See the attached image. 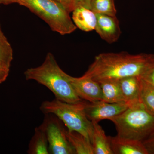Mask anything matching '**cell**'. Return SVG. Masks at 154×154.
Here are the masks:
<instances>
[{"label": "cell", "instance_id": "4fadbf2b", "mask_svg": "<svg viewBox=\"0 0 154 154\" xmlns=\"http://www.w3.org/2000/svg\"><path fill=\"white\" fill-rule=\"evenodd\" d=\"M98 82L102 89L103 101L110 103H125L119 80H102Z\"/></svg>", "mask_w": 154, "mask_h": 154}, {"label": "cell", "instance_id": "6da1fadb", "mask_svg": "<svg viewBox=\"0 0 154 154\" xmlns=\"http://www.w3.org/2000/svg\"><path fill=\"white\" fill-rule=\"evenodd\" d=\"M154 64V54L104 53L95 57L83 76L96 81L141 77Z\"/></svg>", "mask_w": 154, "mask_h": 154}, {"label": "cell", "instance_id": "2e32d148", "mask_svg": "<svg viewBox=\"0 0 154 154\" xmlns=\"http://www.w3.org/2000/svg\"><path fill=\"white\" fill-rule=\"evenodd\" d=\"M27 152L29 154L50 153L46 134L39 126L35 128V132L29 143Z\"/></svg>", "mask_w": 154, "mask_h": 154}, {"label": "cell", "instance_id": "277c9868", "mask_svg": "<svg viewBox=\"0 0 154 154\" xmlns=\"http://www.w3.org/2000/svg\"><path fill=\"white\" fill-rule=\"evenodd\" d=\"M85 104L82 100L69 103L55 99L52 101H44L40 109L45 114L56 116L67 128L69 131L79 133L92 143L93 125L85 113Z\"/></svg>", "mask_w": 154, "mask_h": 154}, {"label": "cell", "instance_id": "30bf717a", "mask_svg": "<svg viewBox=\"0 0 154 154\" xmlns=\"http://www.w3.org/2000/svg\"><path fill=\"white\" fill-rule=\"evenodd\" d=\"M113 154H149L142 142L120 137L108 136Z\"/></svg>", "mask_w": 154, "mask_h": 154}, {"label": "cell", "instance_id": "ba28073f", "mask_svg": "<svg viewBox=\"0 0 154 154\" xmlns=\"http://www.w3.org/2000/svg\"><path fill=\"white\" fill-rule=\"evenodd\" d=\"M69 79L77 96L91 103L103 101L102 89L98 82L91 78H75L69 75Z\"/></svg>", "mask_w": 154, "mask_h": 154}, {"label": "cell", "instance_id": "5bb4252c", "mask_svg": "<svg viewBox=\"0 0 154 154\" xmlns=\"http://www.w3.org/2000/svg\"><path fill=\"white\" fill-rule=\"evenodd\" d=\"M93 133L92 144L94 154H113L108 136L98 122H92Z\"/></svg>", "mask_w": 154, "mask_h": 154}, {"label": "cell", "instance_id": "9a60e30c", "mask_svg": "<svg viewBox=\"0 0 154 154\" xmlns=\"http://www.w3.org/2000/svg\"><path fill=\"white\" fill-rule=\"evenodd\" d=\"M66 135L75 154H94L92 143L82 134L77 131H69L66 130Z\"/></svg>", "mask_w": 154, "mask_h": 154}, {"label": "cell", "instance_id": "8fae6325", "mask_svg": "<svg viewBox=\"0 0 154 154\" xmlns=\"http://www.w3.org/2000/svg\"><path fill=\"white\" fill-rule=\"evenodd\" d=\"M72 12V19L77 28L85 32L95 30L97 15L91 9L80 6L75 8Z\"/></svg>", "mask_w": 154, "mask_h": 154}, {"label": "cell", "instance_id": "d4e9b609", "mask_svg": "<svg viewBox=\"0 0 154 154\" xmlns=\"http://www.w3.org/2000/svg\"><path fill=\"white\" fill-rule=\"evenodd\" d=\"M21 0H0V4L4 5H9L14 3L19 4Z\"/></svg>", "mask_w": 154, "mask_h": 154}, {"label": "cell", "instance_id": "7a4b0ae2", "mask_svg": "<svg viewBox=\"0 0 154 154\" xmlns=\"http://www.w3.org/2000/svg\"><path fill=\"white\" fill-rule=\"evenodd\" d=\"M24 75L26 80H34L48 88L58 100L69 103L82 101L72 87L69 75L60 68L51 53L47 54L41 65L27 69Z\"/></svg>", "mask_w": 154, "mask_h": 154}, {"label": "cell", "instance_id": "d6986e66", "mask_svg": "<svg viewBox=\"0 0 154 154\" xmlns=\"http://www.w3.org/2000/svg\"><path fill=\"white\" fill-rule=\"evenodd\" d=\"M13 55V48L3 33L0 24V63L10 67Z\"/></svg>", "mask_w": 154, "mask_h": 154}, {"label": "cell", "instance_id": "7c38bea8", "mask_svg": "<svg viewBox=\"0 0 154 154\" xmlns=\"http://www.w3.org/2000/svg\"><path fill=\"white\" fill-rule=\"evenodd\" d=\"M125 103L130 106L140 102V77H127L119 80Z\"/></svg>", "mask_w": 154, "mask_h": 154}, {"label": "cell", "instance_id": "ac0fdd59", "mask_svg": "<svg viewBox=\"0 0 154 154\" xmlns=\"http://www.w3.org/2000/svg\"><path fill=\"white\" fill-rule=\"evenodd\" d=\"M91 9L96 14L116 16L117 13L114 0H92Z\"/></svg>", "mask_w": 154, "mask_h": 154}, {"label": "cell", "instance_id": "8992f818", "mask_svg": "<svg viewBox=\"0 0 154 154\" xmlns=\"http://www.w3.org/2000/svg\"><path fill=\"white\" fill-rule=\"evenodd\" d=\"M39 126L47 137L49 151L52 154H74V149L68 140L66 131L61 121L52 114H45Z\"/></svg>", "mask_w": 154, "mask_h": 154}, {"label": "cell", "instance_id": "cb8c5ba5", "mask_svg": "<svg viewBox=\"0 0 154 154\" xmlns=\"http://www.w3.org/2000/svg\"><path fill=\"white\" fill-rule=\"evenodd\" d=\"M92 0H75L74 9L77 7H84L91 9V2Z\"/></svg>", "mask_w": 154, "mask_h": 154}, {"label": "cell", "instance_id": "3957f363", "mask_svg": "<svg viewBox=\"0 0 154 154\" xmlns=\"http://www.w3.org/2000/svg\"><path fill=\"white\" fill-rule=\"evenodd\" d=\"M117 136L143 142L154 134V115L139 102L130 106L123 113L110 119Z\"/></svg>", "mask_w": 154, "mask_h": 154}, {"label": "cell", "instance_id": "ffe728a7", "mask_svg": "<svg viewBox=\"0 0 154 154\" xmlns=\"http://www.w3.org/2000/svg\"><path fill=\"white\" fill-rule=\"evenodd\" d=\"M140 78L154 87V64Z\"/></svg>", "mask_w": 154, "mask_h": 154}, {"label": "cell", "instance_id": "603a6c76", "mask_svg": "<svg viewBox=\"0 0 154 154\" xmlns=\"http://www.w3.org/2000/svg\"><path fill=\"white\" fill-rule=\"evenodd\" d=\"M59 2L69 13L72 12L74 8L75 0H57Z\"/></svg>", "mask_w": 154, "mask_h": 154}, {"label": "cell", "instance_id": "52a82bcc", "mask_svg": "<svg viewBox=\"0 0 154 154\" xmlns=\"http://www.w3.org/2000/svg\"><path fill=\"white\" fill-rule=\"evenodd\" d=\"M130 106L126 103H110L105 101L94 103L85 102V111L92 122H99L103 119H110L123 113Z\"/></svg>", "mask_w": 154, "mask_h": 154}, {"label": "cell", "instance_id": "9c48e42d", "mask_svg": "<svg viewBox=\"0 0 154 154\" xmlns=\"http://www.w3.org/2000/svg\"><path fill=\"white\" fill-rule=\"evenodd\" d=\"M96 30L103 40L109 43L117 41L121 35L119 22L116 16L96 14Z\"/></svg>", "mask_w": 154, "mask_h": 154}, {"label": "cell", "instance_id": "7402d4cb", "mask_svg": "<svg viewBox=\"0 0 154 154\" xmlns=\"http://www.w3.org/2000/svg\"><path fill=\"white\" fill-rule=\"evenodd\" d=\"M149 154H154V134L148 139L143 142Z\"/></svg>", "mask_w": 154, "mask_h": 154}, {"label": "cell", "instance_id": "e0dca14e", "mask_svg": "<svg viewBox=\"0 0 154 154\" xmlns=\"http://www.w3.org/2000/svg\"><path fill=\"white\" fill-rule=\"evenodd\" d=\"M140 102L154 115V87L140 77Z\"/></svg>", "mask_w": 154, "mask_h": 154}, {"label": "cell", "instance_id": "5b68a950", "mask_svg": "<svg viewBox=\"0 0 154 154\" xmlns=\"http://www.w3.org/2000/svg\"><path fill=\"white\" fill-rule=\"evenodd\" d=\"M19 4L40 17L52 31L61 35L70 34L76 29L69 12L57 0H21Z\"/></svg>", "mask_w": 154, "mask_h": 154}, {"label": "cell", "instance_id": "44dd1931", "mask_svg": "<svg viewBox=\"0 0 154 154\" xmlns=\"http://www.w3.org/2000/svg\"><path fill=\"white\" fill-rule=\"evenodd\" d=\"M10 67L0 63V84L7 80L10 73Z\"/></svg>", "mask_w": 154, "mask_h": 154}]
</instances>
